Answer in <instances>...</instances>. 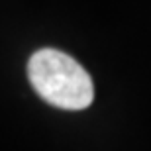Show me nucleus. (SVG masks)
Wrapping results in <instances>:
<instances>
[{
	"instance_id": "1",
	"label": "nucleus",
	"mask_w": 151,
	"mask_h": 151,
	"mask_svg": "<svg viewBox=\"0 0 151 151\" xmlns=\"http://www.w3.org/2000/svg\"><path fill=\"white\" fill-rule=\"evenodd\" d=\"M28 78L47 104L61 110H84L94 98L90 75L63 51H35L28 63Z\"/></svg>"
}]
</instances>
